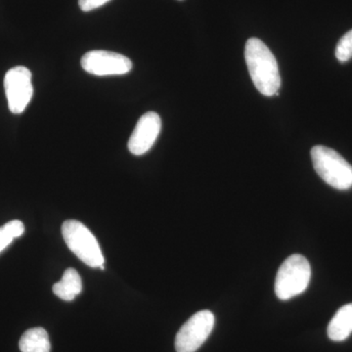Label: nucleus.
<instances>
[{
  "label": "nucleus",
  "instance_id": "nucleus-3",
  "mask_svg": "<svg viewBox=\"0 0 352 352\" xmlns=\"http://www.w3.org/2000/svg\"><path fill=\"white\" fill-rule=\"evenodd\" d=\"M311 279V266L302 254L289 256L280 266L275 280V293L281 300L302 294Z\"/></svg>",
  "mask_w": 352,
  "mask_h": 352
},
{
  "label": "nucleus",
  "instance_id": "nucleus-1",
  "mask_svg": "<svg viewBox=\"0 0 352 352\" xmlns=\"http://www.w3.org/2000/svg\"><path fill=\"white\" fill-rule=\"evenodd\" d=\"M245 59L256 89L265 96H278L281 76L276 58L266 44L261 39L250 38L245 43Z\"/></svg>",
  "mask_w": 352,
  "mask_h": 352
},
{
  "label": "nucleus",
  "instance_id": "nucleus-12",
  "mask_svg": "<svg viewBox=\"0 0 352 352\" xmlns=\"http://www.w3.org/2000/svg\"><path fill=\"white\" fill-rule=\"evenodd\" d=\"M24 232V223L20 220H11L6 226L0 227V252L6 249L14 239L21 237Z\"/></svg>",
  "mask_w": 352,
  "mask_h": 352
},
{
  "label": "nucleus",
  "instance_id": "nucleus-14",
  "mask_svg": "<svg viewBox=\"0 0 352 352\" xmlns=\"http://www.w3.org/2000/svg\"><path fill=\"white\" fill-rule=\"evenodd\" d=\"M110 1L111 0H78V6L85 12H89V11L105 6L106 3Z\"/></svg>",
  "mask_w": 352,
  "mask_h": 352
},
{
  "label": "nucleus",
  "instance_id": "nucleus-10",
  "mask_svg": "<svg viewBox=\"0 0 352 352\" xmlns=\"http://www.w3.org/2000/svg\"><path fill=\"white\" fill-rule=\"evenodd\" d=\"M53 293L66 302H72L82 291V281L78 271L68 268L64 272L63 277L53 286Z\"/></svg>",
  "mask_w": 352,
  "mask_h": 352
},
{
  "label": "nucleus",
  "instance_id": "nucleus-9",
  "mask_svg": "<svg viewBox=\"0 0 352 352\" xmlns=\"http://www.w3.org/2000/svg\"><path fill=\"white\" fill-rule=\"evenodd\" d=\"M328 337L333 342L346 340L352 333V303L338 310L328 325Z\"/></svg>",
  "mask_w": 352,
  "mask_h": 352
},
{
  "label": "nucleus",
  "instance_id": "nucleus-13",
  "mask_svg": "<svg viewBox=\"0 0 352 352\" xmlns=\"http://www.w3.org/2000/svg\"><path fill=\"white\" fill-rule=\"evenodd\" d=\"M336 57L342 63L349 61L352 58V30L347 32L336 47Z\"/></svg>",
  "mask_w": 352,
  "mask_h": 352
},
{
  "label": "nucleus",
  "instance_id": "nucleus-2",
  "mask_svg": "<svg viewBox=\"0 0 352 352\" xmlns=\"http://www.w3.org/2000/svg\"><path fill=\"white\" fill-rule=\"evenodd\" d=\"M314 168L321 179L338 190L352 187V166L339 153L325 146H315L311 149Z\"/></svg>",
  "mask_w": 352,
  "mask_h": 352
},
{
  "label": "nucleus",
  "instance_id": "nucleus-8",
  "mask_svg": "<svg viewBox=\"0 0 352 352\" xmlns=\"http://www.w3.org/2000/svg\"><path fill=\"white\" fill-rule=\"evenodd\" d=\"M162 129V120L155 112L144 113L139 119L129 140V150L135 156H142L153 147Z\"/></svg>",
  "mask_w": 352,
  "mask_h": 352
},
{
  "label": "nucleus",
  "instance_id": "nucleus-7",
  "mask_svg": "<svg viewBox=\"0 0 352 352\" xmlns=\"http://www.w3.org/2000/svg\"><path fill=\"white\" fill-rule=\"evenodd\" d=\"M80 64L87 73L99 76L126 75L132 69L129 58L105 50H92L85 53Z\"/></svg>",
  "mask_w": 352,
  "mask_h": 352
},
{
  "label": "nucleus",
  "instance_id": "nucleus-5",
  "mask_svg": "<svg viewBox=\"0 0 352 352\" xmlns=\"http://www.w3.org/2000/svg\"><path fill=\"white\" fill-rule=\"evenodd\" d=\"M214 315L210 310L194 314L176 335V352L198 351L214 330Z\"/></svg>",
  "mask_w": 352,
  "mask_h": 352
},
{
  "label": "nucleus",
  "instance_id": "nucleus-11",
  "mask_svg": "<svg viewBox=\"0 0 352 352\" xmlns=\"http://www.w3.org/2000/svg\"><path fill=\"white\" fill-rule=\"evenodd\" d=\"M19 349L22 352H50V336L43 328H32L21 337Z\"/></svg>",
  "mask_w": 352,
  "mask_h": 352
},
{
  "label": "nucleus",
  "instance_id": "nucleus-4",
  "mask_svg": "<svg viewBox=\"0 0 352 352\" xmlns=\"http://www.w3.org/2000/svg\"><path fill=\"white\" fill-rule=\"evenodd\" d=\"M62 234L69 249L83 263L104 270V256L100 245L87 226L76 220H66L62 226Z\"/></svg>",
  "mask_w": 352,
  "mask_h": 352
},
{
  "label": "nucleus",
  "instance_id": "nucleus-6",
  "mask_svg": "<svg viewBox=\"0 0 352 352\" xmlns=\"http://www.w3.org/2000/svg\"><path fill=\"white\" fill-rule=\"evenodd\" d=\"M4 88L10 112L16 115L22 113L34 94L31 71L23 66L9 69L4 78Z\"/></svg>",
  "mask_w": 352,
  "mask_h": 352
}]
</instances>
